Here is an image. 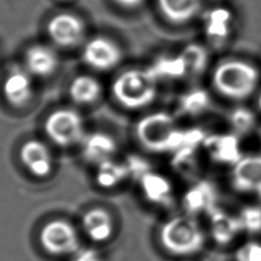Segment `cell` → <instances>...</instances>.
Instances as JSON below:
<instances>
[{"label":"cell","mask_w":261,"mask_h":261,"mask_svg":"<svg viewBox=\"0 0 261 261\" xmlns=\"http://www.w3.org/2000/svg\"><path fill=\"white\" fill-rule=\"evenodd\" d=\"M211 82L222 97L236 101L245 100L256 91L260 83V71L248 60L227 58L214 67Z\"/></svg>","instance_id":"1"},{"label":"cell","mask_w":261,"mask_h":261,"mask_svg":"<svg viewBox=\"0 0 261 261\" xmlns=\"http://www.w3.org/2000/svg\"><path fill=\"white\" fill-rule=\"evenodd\" d=\"M116 102L128 110L150 105L157 95V79L149 69L133 68L119 73L112 84Z\"/></svg>","instance_id":"2"},{"label":"cell","mask_w":261,"mask_h":261,"mask_svg":"<svg viewBox=\"0 0 261 261\" xmlns=\"http://www.w3.org/2000/svg\"><path fill=\"white\" fill-rule=\"evenodd\" d=\"M162 247L174 256L199 253L205 244V233L193 215L174 216L163 223L159 231Z\"/></svg>","instance_id":"3"},{"label":"cell","mask_w":261,"mask_h":261,"mask_svg":"<svg viewBox=\"0 0 261 261\" xmlns=\"http://www.w3.org/2000/svg\"><path fill=\"white\" fill-rule=\"evenodd\" d=\"M136 133L140 143L153 152H175L184 145V129L178 128L174 118L165 112L152 113L142 118Z\"/></svg>","instance_id":"4"},{"label":"cell","mask_w":261,"mask_h":261,"mask_svg":"<svg viewBox=\"0 0 261 261\" xmlns=\"http://www.w3.org/2000/svg\"><path fill=\"white\" fill-rule=\"evenodd\" d=\"M44 129L47 137L60 147H70L84 138V121L80 113L71 108H59L46 118Z\"/></svg>","instance_id":"5"},{"label":"cell","mask_w":261,"mask_h":261,"mask_svg":"<svg viewBox=\"0 0 261 261\" xmlns=\"http://www.w3.org/2000/svg\"><path fill=\"white\" fill-rule=\"evenodd\" d=\"M43 249L55 256L73 254L79 250L80 239L75 227L64 219H53L43 225L40 231Z\"/></svg>","instance_id":"6"},{"label":"cell","mask_w":261,"mask_h":261,"mask_svg":"<svg viewBox=\"0 0 261 261\" xmlns=\"http://www.w3.org/2000/svg\"><path fill=\"white\" fill-rule=\"evenodd\" d=\"M121 49L107 37H95L89 40L82 52L83 61L95 70L106 71L115 67L121 60Z\"/></svg>","instance_id":"7"},{"label":"cell","mask_w":261,"mask_h":261,"mask_svg":"<svg viewBox=\"0 0 261 261\" xmlns=\"http://www.w3.org/2000/svg\"><path fill=\"white\" fill-rule=\"evenodd\" d=\"M47 32L50 39L56 45L70 48L82 42L86 27L79 16L62 12L51 17L47 24Z\"/></svg>","instance_id":"8"},{"label":"cell","mask_w":261,"mask_h":261,"mask_svg":"<svg viewBox=\"0 0 261 261\" xmlns=\"http://www.w3.org/2000/svg\"><path fill=\"white\" fill-rule=\"evenodd\" d=\"M202 146L210 159L219 164L232 166L243 156L239 136L233 133L207 135Z\"/></svg>","instance_id":"9"},{"label":"cell","mask_w":261,"mask_h":261,"mask_svg":"<svg viewBox=\"0 0 261 261\" xmlns=\"http://www.w3.org/2000/svg\"><path fill=\"white\" fill-rule=\"evenodd\" d=\"M234 16L230 9L217 6L208 9L203 18V29L207 40L215 45H224L232 34Z\"/></svg>","instance_id":"10"},{"label":"cell","mask_w":261,"mask_h":261,"mask_svg":"<svg viewBox=\"0 0 261 261\" xmlns=\"http://www.w3.org/2000/svg\"><path fill=\"white\" fill-rule=\"evenodd\" d=\"M19 159L25 169L36 177H46L53 169V157L45 143L29 140L19 149Z\"/></svg>","instance_id":"11"},{"label":"cell","mask_w":261,"mask_h":261,"mask_svg":"<svg viewBox=\"0 0 261 261\" xmlns=\"http://www.w3.org/2000/svg\"><path fill=\"white\" fill-rule=\"evenodd\" d=\"M261 182V154H250L231 167L230 184L240 193L254 192Z\"/></svg>","instance_id":"12"},{"label":"cell","mask_w":261,"mask_h":261,"mask_svg":"<svg viewBox=\"0 0 261 261\" xmlns=\"http://www.w3.org/2000/svg\"><path fill=\"white\" fill-rule=\"evenodd\" d=\"M182 205L189 215L209 214L216 208V189L214 185L206 179L196 180L185 193Z\"/></svg>","instance_id":"13"},{"label":"cell","mask_w":261,"mask_h":261,"mask_svg":"<svg viewBox=\"0 0 261 261\" xmlns=\"http://www.w3.org/2000/svg\"><path fill=\"white\" fill-rule=\"evenodd\" d=\"M3 96L13 107H23L33 97V82L28 71L14 69L6 75L2 85Z\"/></svg>","instance_id":"14"},{"label":"cell","mask_w":261,"mask_h":261,"mask_svg":"<svg viewBox=\"0 0 261 261\" xmlns=\"http://www.w3.org/2000/svg\"><path fill=\"white\" fill-rule=\"evenodd\" d=\"M209 231L212 240L219 246H226L233 242L243 231L238 216H233L222 209L215 208L209 214Z\"/></svg>","instance_id":"15"},{"label":"cell","mask_w":261,"mask_h":261,"mask_svg":"<svg viewBox=\"0 0 261 261\" xmlns=\"http://www.w3.org/2000/svg\"><path fill=\"white\" fill-rule=\"evenodd\" d=\"M58 63L59 58L55 50L44 44L31 46L24 55V64L28 72L40 77L54 73Z\"/></svg>","instance_id":"16"},{"label":"cell","mask_w":261,"mask_h":261,"mask_svg":"<svg viewBox=\"0 0 261 261\" xmlns=\"http://www.w3.org/2000/svg\"><path fill=\"white\" fill-rule=\"evenodd\" d=\"M82 224L86 234L97 243L108 241L114 232V221L111 214L101 207L89 209L83 216Z\"/></svg>","instance_id":"17"},{"label":"cell","mask_w":261,"mask_h":261,"mask_svg":"<svg viewBox=\"0 0 261 261\" xmlns=\"http://www.w3.org/2000/svg\"><path fill=\"white\" fill-rule=\"evenodd\" d=\"M163 17L172 24L191 22L202 9V0H157Z\"/></svg>","instance_id":"18"},{"label":"cell","mask_w":261,"mask_h":261,"mask_svg":"<svg viewBox=\"0 0 261 261\" xmlns=\"http://www.w3.org/2000/svg\"><path fill=\"white\" fill-rule=\"evenodd\" d=\"M102 92L100 82L88 74L75 76L69 84L68 94L70 99L80 105H89L96 102Z\"/></svg>","instance_id":"19"},{"label":"cell","mask_w":261,"mask_h":261,"mask_svg":"<svg viewBox=\"0 0 261 261\" xmlns=\"http://www.w3.org/2000/svg\"><path fill=\"white\" fill-rule=\"evenodd\" d=\"M84 153L90 161L101 163L110 159L115 151V143L112 138L104 133H94L85 141Z\"/></svg>","instance_id":"20"},{"label":"cell","mask_w":261,"mask_h":261,"mask_svg":"<svg viewBox=\"0 0 261 261\" xmlns=\"http://www.w3.org/2000/svg\"><path fill=\"white\" fill-rule=\"evenodd\" d=\"M211 105L209 93L201 88L186 92L178 101L180 113L188 116H198L204 113Z\"/></svg>","instance_id":"21"},{"label":"cell","mask_w":261,"mask_h":261,"mask_svg":"<svg viewBox=\"0 0 261 261\" xmlns=\"http://www.w3.org/2000/svg\"><path fill=\"white\" fill-rule=\"evenodd\" d=\"M143 190L146 197L159 204H165L171 200L172 187L169 180L157 173L146 174L143 178Z\"/></svg>","instance_id":"22"},{"label":"cell","mask_w":261,"mask_h":261,"mask_svg":"<svg viewBox=\"0 0 261 261\" xmlns=\"http://www.w3.org/2000/svg\"><path fill=\"white\" fill-rule=\"evenodd\" d=\"M174 166L179 173L188 179H200L201 163L197 148H180L175 151Z\"/></svg>","instance_id":"23"},{"label":"cell","mask_w":261,"mask_h":261,"mask_svg":"<svg viewBox=\"0 0 261 261\" xmlns=\"http://www.w3.org/2000/svg\"><path fill=\"white\" fill-rule=\"evenodd\" d=\"M156 79H180L188 73L187 66L181 56H163L156 60L150 68Z\"/></svg>","instance_id":"24"},{"label":"cell","mask_w":261,"mask_h":261,"mask_svg":"<svg viewBox=\"0 0 261 261\" xmlns=\"http://www.w3.org/2000/svg\"><path fill=\"white\" fill-rule=\"evenodd\" d=\"M179 55L185 61L188 72L194 74L202 73L209 62V53L207 49L198 43L188 44L181 50Z\"/></svg>","instance_id":"25"},{"label":"cell","mask_w":261,"mask_h":261,"mask_svg":"<svg viewBox=\"0 0 261 261\" xmlns=\"http://www.w3.org/2000/svg\"><path fill=\"white\" fill-rule=\"evenodd\" d=\"M228 123L233 130V134L248 135L250 134L256 125V115L248 107L238 106L231 109L227 116Z\"/></svg>","instance_id":"26"},{"label":"cell","mask_w":261,"mask_h":261,"mask_svg":"<svg viewBox=\"0 0 261 261\" xmlns=\"http://www.w3.org/2000/svg\"><path fill=\"white\" fill-rule=\"evenodd\" d=\"M125 175L124 166L108 159L99 163L97 182L103 188H112L121 182Z\"/></svg>","instance_id":"27"},{"label":"cell","mask_w":261,"mask_h":261,"mask_svg":"<svg viewBox=\"0 0 261 261\" xmlns=\"http://www.w3.org/2000/svg\"><path fill=\"white\" fill-rule=\"evenodd\" d=\"M243 230L255 234L261 232V206L247 205L238 215Z\"/></svg>","instance_id":"28"},{"label":"cell","mask_w":261,"mask_h":261,"mask_svg":"<svg viewBox=\"0 0 261 261\" xmlns=\"http://www.w3.org/2000/svg\"><path fill=\"white\" fill-rule=\"evenodd\" d=\"M236 261H261V244L247 242L241 245L234 252Z\"/></svg>","instance_id":"29"},{"label":"cell","mask_w":261,"mask_h":261,"mask_svg":"<svg viewBox=\"0 0 261 261\" xmlns=\"http://www.w3.org/2000/svg\"><path fill=\"white\" fill-rule=\"evenodd\" d=\"M71 261H101L99 254L92 249H82L74 253Z\"/></svg>","instance_id":"30"},{"label":"cell","mask_w":261,"mask_h":261,"mask_svg":"<svg viewBox=\"0 0 261 261\" xmlns=\"http://www.w3.org/2000/svg\"><path fill=\"white\" fill-rule=\"evenodd\" d=\"M117 5L123 7V8H136L138 7L143 0H113Z\"/></svg>","instance_id":"31"},{"label":"cell","mask_w":261,"mask_h":261,"mask_svg":"<svg viewBox=\"0 0 261 261\" xmlns=\"http://www.w3.org/2000/svg\"><path fill=\"white\" fill-rule=\"evenodd\" d=\"M254 192L256 193V195L258 196V198L261 200V182L257 186V188H256V190H255Z\"/></svg>","instance_id":"32"},{"label":"cell","mask_w":261,"mask_h":261,"mask_svg":"<svg viewBox=\"0 0 261 261\" xmlns=\"http://www.w3.org/2000/svg\"><path fill=\"white\" fill-rule=\"evenodd\" d=\"M257 105H258L259 110L261 111V93H260V94H259V96H258V99H257Z\"/></svg>","instance_id":"33"},{"label":"cell","mask_w":261,"mask_h":261,"mask_svg":"<svg viewBox=\"0 0 261 261\" xmlns=\"http://www.w3.org/2000/svg\"><path fill=\"white\" fill-rule=\"evenodd\" d=\"M259 136H260V139H261V128L259 129Z\"/></svg>","instance_id":"34"}]
</instances>
